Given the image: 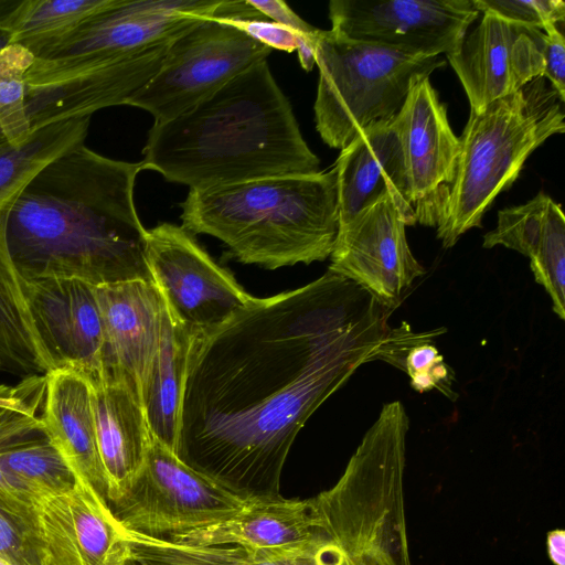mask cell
<instances>
[{"label":"cell","instance_id":"obj_1","mask_svg":"<svg viewBox=\"0 0 565 565\" xmlns=\"http://www.w3.org/2000/svg\"><path fill=\"white\" fill-rule=\"evenodd\" d=\"M387 307L328 270L253 300L193 337L174 454L245 501L280 495L299 430L363 363L380 359Z\"/></svg>","mask_w":565,"mask_h":565},{"label":"cell","instance_id":"obj_2","mask_svg":"<svg viewBox=\"0 0 565 565\" xmlns=\"http://www.w3.org/2000/svg\"><path fill=\"white\" fill-rule=\"evenodd\" d=\"M141 170V162L110 159L84 143L44 167L7 212V246L21 278L94 287L153 282L134 202Z\"/></svg>","mask_w":565,"mask_h":565},{"label":"cell","instance_id":"obj_3","mask_svg":"<svg viewBox=\"0 0 565 565\" xmlns=\"http://www.w3.org/2000/svg\"><path fill=\"white\" fill-rule=\"evenodd\" d=\"M142 154V170L190 190L309 174L320 166L267 61L182 114L154 122Z\"/></svg>","mask_w":565,"mask_h":565},{"label":"cell","instance_id":"obj_4","mask_svg":"<svg viewBox=\"0 0 565 565\" xmlns=\"http://www.w3.org/2000/svg\"><path fill=\"white\" fill-rule=\"evenodd\" d=\"M182 227L221 239L244 264L268 269L330 257L339 231L335 168L190 190Z\"/></svg>","mask_w":565,"mask_h":565},{"label":"cell","instance_id":"obj_5","mask_svg":"<svg viewBox=\"0 0 565 565\" xmlns=\"http://www.w3.org/2000/svg\"><path fill=\"white\" fill-rule=\"evenodd\" d=\"M408 429L402 402L384 404L339 480L309 499L315 527L352 565H412L404 498Z\"/></svg>","mask_w":565,"mask_h":565},{"label":"cell","instance_id":"obj_6","mask_svg":"<svg viewBox=\"0 0 565 565\" xmlns=\"http://www.w3.org/2000/svg\"><path fill=\"white\" fill-rule=\"evenodd\" d=\"M564 102L543 76L470 113L459 137L454 181L437 225L445 248L481 226L498 194L512 185L525 160L551 136L565 131Z\"/></svg>","mask_w":565,"mask_h":565},{"label":"cell","instance_id":"obj_7","mask_svg":"<svg viewBox=\"0 0 565 565\" xmlns=\"http://www.w3.org/2000/svg\"><path fill=\"white\" fill-rule=\"evenodd\" d=\"M315 62L319 83L316 128L330 148L342 150L372 124L393 119L417 75L445 66L439 56L418 57L319 30Z\"/></svg>","mask_w":565,"mask_h":565},{"label":"cell","instance_id":"obj_8","mask_svg":"<svg viewBox=\"0 0 565 565\" xmlns=\"http://www.w3.org/2000/svg\"><path fill=\"white\" fill-rule=\"evenodd\" d=\"M241 1H221L215 12L173 39L158 72L128 106L149 111L154 122L169 120L203 100L271 49L233 21Z\"/></svg>","mask_w":565,"mask_h":565},{"label":"cell","instance_id":"obj_9","mask_svg":"<svg viewBox=\"0 0 565 565\" xmlns=\"http://www.w3.org/2000/svg\"><path fill=\"white\" fill-rule=\"evenodd\" d=\"M246 503L152 437L141 470L109 508L126 531L168 539L224 522Z\"/></svg>","mask_w":565,"mask_h":565},{"label":"cell","instance_id":"obj_10","mask_svg":"<svg viewBox=\"0 0 565 565\" xmlns=\"http://www.w3.org/2000/svg\"><path fill=\"white\" fill-rule=\"evenodd\" d=\"M171 41L109 60L34 58L25 76L31 131L57 121L92 117L106 107L128 105L158 72Z\"/></svg>","mask_w":565,"mask_h":565},{"label":"cell","instance_id":"obj_11","mask_svg":"<svg viewBox=\"0 0 565 565\" xmlns=\"http://www.w3.org/2000/svg\"><path fill=\"white\" fill-rule=\"evenodd\" d=\"M146 258L170 316L193 337L211 333L254 298L182 226L148 230Z\"/></svg>","mask_w":565,"mask_h":565},{"label":"cell","instance_id":"obj_12","mask_svg":"<svg viewBox=\"0 0 565 565\" xmlns=\"http://www.w3.org/2000/svg\"><path fill=\"white\" fill-rule=\"evenodd\" d=\"M472 0H332L331 30L409 56L454 54L479 17Z\"/></svg>","mask_w":565,"mask_h":565},{"label":"cell","instance_id":"obj_13","mask_svg":"<svg viewBox=\"0 0 565 565\" xmlns=\"http://www.w3.org/2000/svg\"><path fill=\"white\" fill-rule=\"evenodd\" d=\"M220 0H115L74 31L43 49L45 62L121 57L171 41L212 15Z\"/></svg>","mask_w":565,"mask_h":565},{"label":"cell","instance_id":"obj_14","mask_svg":"<svg viewBox=\"0 0 565 565\" xmlns=\"http://www.w3.org/2000/svg\"><path fill=\"white\" fill-rule=\"evenodd\" d=\"M416 223L437 227L456 174L460 141L428 75H417L393 118Z\"/></svg>","mask_w":565,"mask_h":565},{"label":"cell","instance_id":"obj_15","mask_svg":"<svg viewBox=\"0 0 565 565\" xmlns=\"http://www.w3.org/2000/svg\"><path fill=\"white\" fill-rule=\"evenodd\" d=\"M408 222L391 195L339 227L330 271L343 276L390 308L412 282L425 274L413 255Z\"/></svg>","mask_w":565,"mask_h":565},{"label":"cell","instance_id":"obj_16","mask_svg":"<svg viewBox=\"0 0 565 565\" xmlns=\"http://www.w3.org/2000/svg\"><path fill=\"white\" fill-rule=\"evenodd\" d=\"M482 13L479 24L447 56L475 114L543 76L544 68L542 30Z\"/></svg>","mask_w":565,"mask_h":565},{"label":"cell","instance_id":"obj_17","mask_svg":"<svg viewBox=\"0 0 565 565\" xmlns=\"http://www.w3.org/2000/svg\"><path fill=\"white\" fill-rule=\"evenodd\" d=\"M26 298L53 370L73 369L87 381L100 379L105 331L95 287L77 279H41L26 282Z\"/></svg>","mask_w":565,"mask_h":565},{"label":"cell","instance_id":"obj_18","mask_svg":"<svg viewBox=\"0 0 565 565\" xmlns=\"http://www.w3.org/2000/svg\"><path fill=\"white\" fill-rule=\"evenodd\" d=\"M46 557L60 565H121L129 557L126 531L108 503L76 481L40 505Z\"/></svg>","mask_w":565,"mask_h":565},{"label":"cell","instance_id":"obj_19","mask_svg":"<svg viewBox=\"0 0 565 565\" xmlns=\"http://www.w3.org/2000/svg\"><path fill=\"white\" fill-rule=\"evenodd\" d=\"M104 331L102 376L126 384L140 399L143 374L157 349L163 299L153 282L130 280L95 287Z\"/></svg>","mask_w":565,"mask_h":565},{"label":"cell","instance_id":"obj_20","mask_svg":"<svg viewBox=\"0 0 565 565\" xmlns=\"http://www.w3.org/2000/svg\"><path fill=\"white\" fill-rule=\"evenodd\" d=\"M339 227L382 198L391 195L406 217L416 223L394 120L372 124L344 147L334 164Z\"/></svg>","mask_w":565,"mask_h":565},{"label":"cell","instance_id":"obj_21","mask_svg":"<svg viewBox=\"0 0 565 565\" xmlns=\"http://www.w3.org/2000/svg\"><path fill=\"white\" fill-rule=\"evenodd\" d=\"M88 382L110 505L141 470L152 436L139 397L126 384L107 377Z\"/></svg>","mask_w":565,"mask_h":565},{"label":"cell","instance_id":"obj_22","mask_svg":"<svg viewBox=\"0 0 565 565\" xmlns=\"http://www.w3.org/2000/svg\"><path fill=\"white\" fill-rule=\"evenodd\" d=\"M43 422L49 438L76 478L108 503L90 385L82 373L73 369H54L46 374Z\"/></svg>","mask_w":565,"mask_h":565},{"label":"cell","instance_id":"obj_23","mask_svg":"<svg viewBox=\"0 0 565 565\" xmlns=\"http://www.w3.org/2000/svg\"><path fill=\"white\" fill-rule=\"evenodd\" d=\"M315 527L309 499L281 495L247 501L233 518L168 537L190 545H232L256 551L287 550L311 542Z\"/></svg>","mask_w":565,"mask_h":565},{"label":"cell","instance_id":"obj_24","mask_svg":"<svg viewBox=\"0 0 565 565\" xmlns=\"http://www.w3.org/2000/svg\"><path fill=\"white\" fill-rule=\"evenodd\" d=\"M192 340L164 305L159 342L140 386V403L151 436L173 452Z\"/></svg>","mask_w":565,"mask_h":565},{"label":"cell","instance_id":"obj_25","mask_svg":"<svg viewBox=\"0 0 565 565\" xmlns=\"http://www.w3.org/2000/svg\"><path fill=\"white\" fill-rule=\"evenodd\" d=\"M11 203L0 205V367L23 377L45 375L53 364L33 323L26 282L15 269L6 241Z\"/></svg>","mask_w":565,"mask_h":565},{"label":"cell","instance_id":"obj_26","mask_svg":"<svg viewBox=\"0 0 565 565\" xmlns=\"http://www.w3.org/2000/svg\"><path fill=\"white\" fill-rule=\"evenodd\" d=\"M90 117L57 121L31 131L21 145L0 146V205L12 202L50 162L83 145Z\"/></svg>","mask_w":565,"mask_h":565},{"label":"cell","instance_id":"obj_27","mask_svg":"<svg viewBox=\"0 0 565 565\" xmlns=\"http://www.w3.org/2000/svg\"><path fill=\"white\" fill-rule=\"evenodd\" d=\"M115 0H22L8 43L26 47L34 57Z\"/></svg>","mask_w":565,"mask_h":565},{"label":"cell","instance_id":"obj_28","mask_svg":"<svg viewBox=\"0 0 565 565\" xmlns=\"http://www.w3.org/2000/svg\"><path fill=\"white\" fill-rule=\"evenodd\" d=\"M126 541L139 565H280L267 551L241 546L190 545L129 531Z\"/></svg>","mask_w":565,"mask_h":565},{"label":"cell","instance_id":"obj_29","mask_svg":"<svg viewBox=\"0 0 565 565\" xmlns=\"http://www.w3.org/2000/svg\"><path fill=\"white\" fill-rule=\"evenodd\" d=\"M0 465L42 498L65 493L77 481L74 471L49 436L30 439L2 450Z\"/></svg>","mask_w":565,"mask_h":565},{"label":"cell","instance_id":"obj_30","mask_svg":"<svg viewBox=\"0 0 565 565\" xmlns=\"http://www.w3.org/2000/svg\"><path fill=\"white\" fill-rule=\"evenodd\" d=\"M46 374L29 375L15 385L0 384V452L47 436L44 422Z\"/></svg>","mask_w":565,"mask_h":565},{"label":"cell","instance_id":"obj_31","mask_svg":"<svg viewBox=\"0 0 565 565\" xmlns=\"http://www.w3.org/2000/svg\"><path fill=\"white\" fill-rule=\"evenodd\" d=\"M34 55L24 46L8 43L0 49V129L6 140L21 145L31 135L25 103V76Z\"/></svg>","mask_w":565,"mask_h":565},{"label":"cell","instance_id":"obj_32","mask_svg":"<svg viewBox=\"0 0 565 565\" xmlns=\"http://www.w3.org/2000/svg\"><path fill=\"white\" fill-rule=\"evenodd\" d=\"M558 203L540 192L529 202L500 210L495 228L483 236V248L504 246L532 258L541 246L550 216Z\"/></svg>","mask_w":565,"mask_h":565},{"label":"cell","instance_id":"obj_33","mask_svg":"<svg viewBox=\"0 0 565 565\" xmlns=\"http://www.w3.org/2000/svg\"><path fill=\"white\" fill-rule=\"evenodd\" d=\"M535 281L552 299L553 311L565 319V216L559 204L553 210L540 248L530 258Z\"/></svg>","mask_w":565,"mask_h":565},{"label":"cell","instance_id":"obj_34","mask_svg":"<svg viewBox=\"0 0 565 565\" xmlns=\"http://www.w3.org/2000/svg\"><path fill=\"white\" fill-rule=\"evenodd\" d=\"M40 513L22 512L0 500V556L12 565H44Z\"/></svg>","mask_w":565,"mask_h":565},{"label":"cell","instance_id":"obj_35","mask_svg":"<svg viewBox=\"0 0 565 565\" xmlns=\"http://www.w3.org/2000/svg\"><path fill=\"white\" fill-rule=\"evenodd\" d=\"M479 12H492L505 20L544 30L564 23L565 3L562 0H472Z\"/></svg>","mask_w":565,"mask_h":565},{"label":"cell","instance_id":"obj_36","mask_svg":"<svg viewBox=\"0 0 565 565\" xmlns=\"http://www.w3.org/2000/svg\"><path fill=\"white\" fill-rule=\"evenodd\" d=\"M429 341V340H428ZM428 341L411 347L404 358V370L411 377L412 387L418 393L440 391L451 398L450 372L437 348Z\"/></svg>","mask_w":565,"mask_h":565},{"label":"cell","instance_id":"obj_37","mask_svg":"<svg viewBox=\"0 0 565 565\" xmlns=\"http://www.w3.org/2000/svg\"><path fill=\"white\" fill-rule=\"evenodd\" d=\"M248 3L260 12L265 18L271 19L282 26L294 31L301 40L297 49L298 58L302 68L311 71L315 62V46L317 35L320 29H317L302 20L292 9L282 0H247Z\"/></svg>","mask_w":565,"mask_h":565},{"label":"cell","instance_id":"obj_38","mask_svg":"<svg viewBox=\"0 0 565 565\" xmlns=\"http://www.w3.org/2000/svg\"><path fill=\"white\" fill-rule=\"evenodd\" d=\"M267 552L280 565H352L344 553L319 531L305 545Z\"/></svg>","mask_w":565,"mask_h":565},{"label":"cell","instance_id":"obj_39","mask_svg":"<svg viewBox=\"0 0 565 565\" xmlns=\"http://www.w3.org/2000/svg\"><path fill=\"white\" fill-rule=\"evenodd\" d=\"M543 77L565 100V41L557 24L547 25L544 30Z\"/></svg>","mask_w":565,"mask_h":565},{"label":"cell","instance_id":"obj_40","mask_svg":"<svg viewBox=\"0 0 565 565\" xmlns=\"http://www.w3.org/2000/svg\"><path fill=\"white\" fill-rule=\"evenodd\" d=\"M44 498L0 465V500L25 513H40Z\"/></svg>","mask_w":565,"mask_h":565},{"label":"cell","instance_id":"obj_41","mask_svg":"<svg viewBox=\"0 0 565 565\" xmlns=\"http://www.w3.org/2000/svg\"><path fill=\"white\" fill-rule=\"evenodd\" d=\"M546 552L554 565L565 564V532L563 530L557 529L547 533Z\"/></svg>","mask_w":565,"mask_h":565},{"label":"cell","instance_id":"obj_42","mask_svg":"<svg viewBox=\"0 0 565 565\" xmlns=\"http://www.w3.org/2000/svg\"><path fill=\"white\" fill-rule=\"evenodd\" d=\"M22 0H0V32L9 35Z\"/></svg>","mask_w":565,"mask_h":565},{"label":"cell","instance_id":"obj_43","mask_svg":"<svg viewBox=\"0 0 565 565\" xmlns=\"http://www.w3.org/2000/svg\"><path fill=\"white\" fill-rule=\"evenodd\" d=\"M9 42V35L7 33L0 32V49L3 47Z\"/></svg>","mask_w":565,"mask_h":565},{"label":"cell","instance_id":"obj_44","mask_svg":"<svg viewBox=\"0 0 565 565\" xmlns=\"http://www.w3.org/2000/svg\"><path fill=\"white\" fill-rule=\"evenodd\" d=\"M121 565H139L130 556L122 562Z\"/></svg>","mask_w":565,"mask_h":565},{"label":"cell","instance_id":"obj_45","mask_svg":"<svg viewBox=\"0 0 565 565\" xmlns=\"http://www.w3.org/2000/svg\"><path fill=\"white\" fill-rule=\"evenodd\" d=\"M6 142H8V141L6 140V138H4V136H3V134H2V131H1V129H0V146H2V145H3V143H6Z\"/></svg>","mask_w":565,"mask_h":565},{"label":"cell","instance_id":"obj_46","mask_svg":"<svg viewBox=\"0 0 565 565\" xmlns=\"http://www.w3.org/2000/svg\"><path fill=\"white\" fill-rule=\"evenodd\" d=\"M0 565H12L8 561H6L3 557L0 556Z\"/></svg>","mask_w":565,"mask_h":565},{"label":"cell","instance_id":"obj_47","mask_svg":"<svg viewBox=\"0 0 565 565\" xmlns=\"http://www.w3.org/2000/svg\"><path fill=\"white\" fill-rule=\"evenodd\" d=\"M44 565H54V564L45 559Z\"/></svg>","mask_w":565,"mask_h":565}]
</instances>
